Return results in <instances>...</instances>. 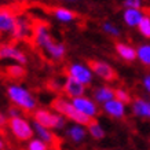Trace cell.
<instances>
[{"instance_id":"cell-1","label":"cell","mask_w":150,"mask_h":150,"mask_svg":"<svg viewBox=\"0 0 150 150\" xmlns=\"http://www.w3.org/2000/svg\"><path fill=\"white\" fill-rule=\"evenodd\" d=\"M7 95L11 99L14 105H17L19 109L25 110V112H33L36 109L37 102L35 99V96L32 95V92L17 84H11L7 88Z\"/></svg>"},{"instance_id":"cell-2","label":"cell","mask_w":150,"mask_h":150,"mask_svg":"<svg viewBox=\"0 0 150 150\" xmlns=\"http://www.w3.org/2000/svg\"><path fill=\"white\" fill-rule=\"evenodd\" d=\"M51 108L58 114H61L62 117L72 120V121H74L77 125H83V127H84V125H88V124L92 121V120H90L88 117H86L84 114L79 113L77 110L73 108V105L70 103L68 99H65V98H55V99L52 100V103H51Z\"/></svg>"},{"instance_id":"cell-3","label":"cell","mask_w":150,"mask_h":150,"mask_svg":"<svg viewBox=\"0 0 150 150\" xmlns=\"http://www.w3.org/2000/svg\"><path fill=\"white\" fill-rule=\"evenodd\" d=\"M33 121L47 129H61L66 124V118L58 113H52L47 109H37L33 113Z\"/></svg>"},{"instance_id":"cell-4","label":"cell","mask_w":150,"mask_h":150,"mask_svg":"<svg viewBox=\"0 0 150 150\" xmlns=\"http://www.w3.org/2000/svg\"><path fill=\"white\" fill-rule=\"evenodd\" d=\"M8 127L10 131L14 137L17 138L18 141H30L33 138V128L32 124L28 121L26 118L23 117H13L8 120Z\"/></svg>"},{"instance_id":"cell-5","label":"cell","mask_w":150,"mask_h":150,"mask_svg":"<svg viewBox=\"0 0 150 150\" xmlns=\"http://www.w3.org/2000/svg\"><path fill=\"white\" fill-rule=\"evenodd\" d=\"M70 103L73 105V108L77 110L79 113L84 114V116L88 117L90 120H92L94 117H96L98 113H99V108H98V105H96L92 99L87 98V96L74 98V99L70 100Z\"/></svg>"},{"instance_id":"cell-6","label":"cell","mask_w":150,"mask_h":150,"mask_svg":"<svg viewBox=\"0 0 150 150\" xmlns=\"http://www.w3.org/2000/svg\"><path fill=\"white\" fill-rule=\"evenodd\" d=\"M88 68L92 73H95L98 77L103 79L106 81H116L117 80V72L113 66H110L108 62L103 61H90Z\"/></svg>"},{"instance_id":"cell-7","label":"cell","mask_w":150,"mask_h":150,"mask_svg":"<svg viewBox=\"0 0 150 150\" xmlns=\"http://www.w3.org/2000/svg\"><path fill=\"white\" fill-rule=\"evenodd\" d=\"M68 76L77 80L83 86H88L92 83V72L88 66L83 64H72L68 66Z\"/></svg>"},{"instance_id":"cell-8","label":"cell","mask_w":150,"mask_h":150,"mask_svg":"<svg viewBox=\"0 0 150 150\" xmlns=\"http://www.w3.org/2000/svg\"><path fill=\"white\" fill-rule=\"evenodd\" d=\"M32 36H33V41L37 47L40 48H46L50 43L54 41L52 36L50 35V30H48V25L44 22H39L33 25V30H32Z\"/></svg>"},{"instance_id":"cell-9","label":"cell","mask_w":150,"mask_h":150,"mask_svg":"<svg viewBox=\"0 0 150 150\" xmlns=\"http://www.w3.org/2000/svg\"><path fill=\"white\" fill-rule=\"evenodd\" d=\"M17 21V13L13 7L3 6L0 7V35L3 33H11Z\"/></svg>"},{"instance_id":"cell-10","label":"cell","mask_w":150,"mask_h":150,"mask_svg":"<svg viewBox=\"0 0 150 150\" xmlns=\"http://www.w3.org/2000/svg\"><path fill=\"white\" fill-rule=\"evenodd\" d=\"M14 59L15 62L21 66L28 62V58L22 50H19L18 47L13 44H3L0 46V59Z\"/></svg>"},{"instance_id":"cell-11","label":"cell","mask_w":150,"mask_h":150,"mask_svg":"<svg viewBox=\"0 0 150 150\" xmlns=\"http://www.w3.org/2000/svg\"><path fill=\"white\" fill-rule=\"evenodd\" d=\"M32 30L33 25L29 22V19L23 18V17H17L15 26H14L11 35L15 40H25V39L32 36Z\"/></svg>"},{"instance_id":"cell-12","label":"cell","mask_w":150,"mask_h":150,"mask_svg":"<svg viewBox=\"0 0 150 150\" xmlns=\"http://www.w3.org/2000/svg\"><path fill=\"white\" fill-rule=\"evenodd\" d=\"M62 90L66 94V96H69L70 99H74V98H80V96H84V92H86V86H83L81 83H79L77 80H74L72 77H66L64 81V86H62Z\"/></svg>"},{"instance_id":"cell-13","label":"cell","mask_w":150,"mask_h":150,"mask_svg":"<svg viewBox=\"0 0 150 150\" xmlns=\"http://www.w3.org/2000/svg\"><path fill=\"white\" fill-rule=\"evenodd\" d=\"M103 110L105 113L113 118H123L125 116V105L118 102L117 99H112L103 103Z\"/></svg>"},{"instance_id":"cell-14","label":"cell","mask_w":150,"mask_h":150,"mask_svg":"<svg viewBox=\"0 0 150 150\" xmlns=\"http://www.w3.org/2000/svg\"><path fill=\"white\" fill-rule=\"evenodd\" d=\"M132 113L137 117L149 118L150 117V103L143 98H135L132 100Z\"/></svg>"},{"instance_id":"cell-15","label":"cell","mask_w":150,"mask_h":150,"mask_svg":"<svg viewBox=\"0 0 150 150\" xmlns=\"http://www.w3.org/2000/svg\"><path fill=\"white\" fill-rule=\"evenodd\" d=\"M145 17V14L142 10H132V8H127L123 13V18L124 22L127 23L129 28H135L138 26V23L141 22V19Z\"/></svg>"},{"instance_id":"cell-16","label":"cell","mask_w":150,"mask_h":150,"mask_svg":"<svg viewBox=\"0 0 150 150\" xmlns=\"http://www.w3.org/2000/svg\"><path fill=\"white\" fill-rule=\"evenodd\" d=\"M52 15L55 17V19H58L59 22H64V23H69L76 19V13L72 11V10H68L65 7H54L51 10Z\"/></svg>"},{"instance_id":"cell-17","label":"cell","mask_w":150,"mask_h":150,"mask_svg":"<svg viewBox=\"0 0 150 150\" xmlns=\"http://www.w3.org/2000/svg\"><path fill=\"white\" fill-rule=\"evenodd\" d=\"M44 51H46L52 59L59 61V59L64 58L65 54H66V47H65V44H62V43H57V41L54 40L52 43H50V44L44 48Z\"/></svg>"},{"instance_id":"cell-18","label":"cell","mask_w":150,"mask_h":150,"mask_svg":"<svg viewBox=\"0 0 150 150\" xmlns=\"http://www.w3.org/2000/svg\"><path fill=\"white\" fill-rule=\"evenodd\" d=\"M116 51L120 55V58H123L127 62H132V61H135V58H137L135 48L131 47L129 44H125V43H117L116 44Z\"/></svg>"},{"instance_id":"cell-19","label":"cell","mask_w":150,"mask_h":150,"mask_svg":"<svg viewBox=\"0 0 150 150\" xmlns=\"http://www.w3.org/2000/svg\"><path fill=\"white\" fill-rule=\"evenodd\" d=\"M94 102L98 103H106L109 100L114 99V90L110 87H99L94 91Z\"/></svg>"},{"instance_id":"cell-20","label":"cell","mask_w":150,"mask_h":150,"mask_svg":"<svg viewBox=\"0 0 150 150\" xmlns=\"http://www.w3.org/2000/svg\"><path fill=\"white\" fill-rule=\"evenodd\" d=\"M33 132L36 131V135L39 138L37 139H40L41 142H44V143H47V145H52L55 142V137H54V134L50 131V129H47V128L44 127H41V125H39L37 123H35L33 121Z\"/></svg>"},{"instance_id":"cell-21","label":"cell","mask_w":150,"mask_h":150,"mask_svg":"<svg viewBox=\"0 0 150 150\" xmlns=\"http://www.w3.org/2000/svg\"><path fill=\"white\" fill-rule=\"evenodd\" d=\"M68 137L72 139L73 142H76V143H80V142L84 141V138H86V129L83 125H72V127L68 129Z\"/></svg>"},{"instance_id":"cell-22","label":"cell","mask_w":150,"mask_h":150,"mask_svg":"<svg viewBox=\"0 0 150 150\" xmlns=\"http://www.w3.org/2000/svg\"><path fill=\"white\" fill-rule=\"evenodd\" d=\"M135 51H137V58L142 62V65L149 66L150 65V46L149 44H142Z\"/></svg>"},{"instance_id":"cell-23","label":"cell","mask_w":150,"mask_h":150,"mask_svg":"<svg viewBox=\"0 0 150 150\" xmlns=\"http://www.w3.org/2000/svg\"><path fill=\"white\" fill-rule=\"evenodd\" d=\"M87 127H88V132H90V135H91L94 139H102V138L105 137L103 128L100 127L96 121H94V120H92V121L88 124Z\"/></svg>"},{"instance_id":"cell-24","label":"cell","mask_w":150,"mask_h":150,"mask_svg":"<svg viewBox=\"0 0 150 150\" xmlns=\"http://www.w3.org/2000/svg\"><path fill=\"white\" fill-rule=\"evenodd\" d=\"M6 72H7V74H8L11 79H17V80H18V79H22L23 76H25V68L18 64L7 66Z\"/></svg>"},{"instance_id":"cell-25","label":"cell","mask_w":150,"mask_h":150,"mask_svg":"<svg viewBox=\"0 0 150 150\" xmlns=\"http://www.w3.org/2000/svg\"><path fill=\"white\" fill-rule=\"evenodd\" d=\"M114 99H117L118 102H121L123 105H127V103H131L132 102V96L127 90L117 88V90H114Z\"/></svg>"},{"instance_id":"cell-26","label":"cell","mask_w":150,"mask_h":150,"mask_svg":"<svg viewBox=\"0 0 150 150\" xmlns=\"http://www.w3.org/2000/svg\"><path fill=\"white\" fill-rule=\"evenodd\" d=\"M138 29L143 37L149 39L150 37V17L149 15H145L143 18L141 19V22L138 23Z\"/></svg>"},{"instance_id":"cell-27","label":"cell","mask_w":150,"mask_h":150,"mask_svg":"<svg viewBox=\"0 0 150 150\" xmlns=\"http://www.w3.org/2000/svg\"><path fill=\"white\" fill-rule=\"evenodd\" d=\"M26 150H48V145L41 142L40 139H30Z\"/></svg>"},{"instance_id":"cell-28","label":"cell","mask_w":150,"mask_h":150,"mask_svg":"<svg viewBox=\"0 0 150 150\" xmlns=\"http://www.w3.org/2000/svg\"><path fill=\"white\" fill-rule=\"evenodd\" d=\"M103 30L108 33V35H110V36H113V37L120 36V29H118L116 25H113V23H110V22L103 23Z\"/></svg>"},{"instance_id":"cell-29","label":"cell","mask_w":150,"mask_h":150,"mask_svg":"<svg viewBox=\"0 0 150 150\" xmlns=\"http://www.w3.org/2000/svg\"><path fill=\"white\" fill-rule=\"evenodd\" d=\"M123 6L127 8H132V10H141L142 6H143V1L142 0H124Z\"/></svg>"},{"instance_id":"cell-30","label":"cell","mask_w":150,"mask_h":150,"mask_svg":"<svg viewBox=\"0 0 150 150\" xmlns=\"http://www.w3.org/2000/svg\"><path fill=\"white\" fill-rule=\"evenodd\" d=\"M142 83H143V87H145L146 91H150V74H146Z\"/></svg>"},{"instance_id":"cell-31","label":"cell","mask_w":150,"mask_h":150,"mask_svg":"<svg viewBox=\"0 0 150 150\" xmlns=\"http://www.w3.org/2000/svg\"><path fill=\"white\" fill-rule=\"evenodd\" d=\"M8 116H10V118H13V117H19V110L17 109V108H11V109L8 110Z\"/></svg>"},{"instance_id":"cell-32","label":"cell","mask_w":150,"mask_h":150,"mask_svg":"<svg viewBox=\"0 0 150 150\" xmlns=\"http://www.w3.org/2000/svg\"><path fill=\"white\" fill-rule=\"evenodd\" d=\"M6 124H7V117L3 113H0V127H3Z\"/></svg>"},{"instance_id":"cell-33","label":"cell","mask_w":150,"mask_h":150,"mask_svg":"<svg viewBox=\"0 0 150 150\" xmlns=\"http://www.w3.org/2000/svg\"><path fill=\"white\" fill-rule=\"evenodd\" d=\"M0 150H4V143H3L1 139H0Z\"/></svg>"},{"instance_id":"cell-34","label":"cell","mask_w":150,"mask_h":150,"mask_svg":"<svg viewBox=\"0 0 150 150\" xmlns=\"http://www.w3.org/2000/svg\"><path fill=\"white\" fill-rule=\"evenodd\" d=\"M65 1H76V0H65Z\"/></svg>"},{"instance_id":"cell-35","label":"cell","mask_w":150,"mask_h":150,"mask_svg":"<svg viewBox=\"0 0 150 150\" xmlns=\"http://www.w3.org/2000/svg\"><path fill=\"white\" fill-rule=\"evenodd\" d=\"M19 1H26V0H19Z\"/></svg>"}]
</instances>
